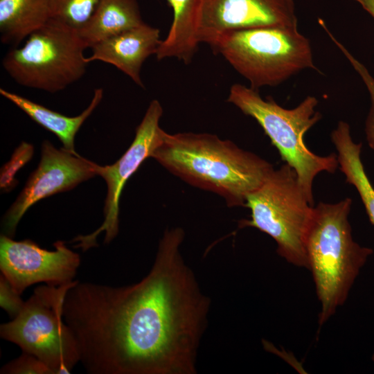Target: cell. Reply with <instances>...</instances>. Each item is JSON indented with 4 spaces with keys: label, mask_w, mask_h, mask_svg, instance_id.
<instances>
[{
    "label": "cell",
    "mask_w": 374,
    "mask_h": 374,
    "mask_svg": "<svg viewBox=\"0 0 374 374\" xmlns=\"http://www.w3.org/2000/svg\"><path fill=\"white\" fill-rule=\"evenodd\" d=\"M1 374H53L52 370L35 356L23 352L17 358L5 364Z\"/></svg>",
    "instance_id": "obj_22"
},
{
    "label": "cell",
    "mask_w": 374,
    "mask_h": 374,
    "mask_svg": "<svg viewBox=\"0 0 374 374\" xmlns=\"http://www.w3.org/2000/svg\"><path fill=\"white\" fill-rule=\"evenodd\" d=\"M173 19L166 37L156 52L158 60L175 57L188 64L197 51L200 12L202 0H167Z\"/></svg>",
    "instance_id": "obj_14"
},
{
    "label": "cell",
    "mask_w": 374,
    "mask_h": 374,
    "mask_svg": "<svg viewBox=\"0 0 374 374\" xmlns=\"http://www.w3.org/2000/svg\"><path fill=\"white\" fill-rule=\"evenodd\" d=\"M162 114L161 103L156 99L152 100L137 126L134 139L127 151L114 164L104 166L98 165V175L105 179L107 187L104 221L92 233L73 238L72 241L78 242L75 247H80L85 251L96 246V238L103 231L105 232V244H109L118 234L119 202L122 190L128 179L161 143L166 132L159 125Z\"/></svg>",
    "instance_id": "obj_9"
},
{
    "label": "cell",
    "mask_w": 374,
    "mask_h": 374,
    "mask_svg": "<svg viewBox=\"0 0 374 374\" xmlns=\"http://www.w3.org/2000/svg\"><path fill=\"white\" fill-rule=\"evenodd\" d=\"M374 17V0H355Z\"/></svg>",
    "instance_id": "obj_24"
},
{
    "label": "cell",
    "mask_w": 374,
    "mask_h": 374,
    "mask_svg": "<svg viewBox=\"0 0 374 374\" xmlns=\"http://www.w3.org/2000/svg\"><path fill=\"white\" fill-rule=\"evenodd\" d=\"M372 360L374 362V354L372 355Z\"/></svg>",
    "instance_id": "obj_25"
},
{
    "label": "cell",
    "mask_w": 374,
    "mask_h": 374,
    "mask_svg": "<svg viewBox=\"0 0 374 374\" xmlns=\"http://www.w3.org/2000/svg\"><path fill=\"white\" fill-rule=\"evenodd\" d=\"M227 101L243 114L254 118L278 150L281 159L296 172L309 203L314 206L312 184L321 172L333 173L339 166L335 153L320 156L305 145V133L321 118L316 111L318 100L307 96L293 109L280 106L271 96L264 99L258 90L235 83Z\"/></svg>",
    "instance_id": "obj_4"
},
{
    "label": "cell",
    "mask_w": 374,
    "mask_h": 374,
    "mask_svg": "<svg viewBox=\"0 0 374 374\" xmlns=\"http://www.w3.org/2000/svg\"><path fill=\"white\" fill-rule=\"evenodd\" d=\"M0 94L26 114L33 121L53 133L62 142L64 148L77 153L74 148L75 137L80 127L100 103L103 89L94 90L92 100L80 115L69 117L51 110L17 93L0 89Z\"/></svg>",
    "instance_id": "obj_15"
},
{
    "label": "cell",
    "mask_w": 374,
    "mask_h": 374,
    "mask_svg": "<svg viewBox=\"0 0 374 374\" xmlns=\"http://www.w3.org/2000/svg\"><path fill=\"white\" fill-rule=\"evenodd\" d=\"M167 229L154 263L139 282L113 287L75 280L63 317L91 374H196L211 300L203 293L181 245Z\"/></svg>",
    "instance_id": "obj_1"
},
{
    "label": "cell",
    "mask_w": 374,
    "mask_h": 374,
    "mask_svg": "<svg viewBox=\"0 0 374 374\" xmlns=\"http://www.w3.org/2000/svg\"><path fill=\"white\" fill-rule=\"evenodd\" d=\"M244 206L251 211L250 219L239 221V228L253 227L267 234L276 242L279 256L294 266L308 269L305 238L314 207L290 165L274 169L248 195Z\"/></svg>",
    "instance_id": "obj_6"
},
{
    "label": "cell",
    "mask_w": 374,
    "mask_h": 374,
    "mask_svg": "<svg viewBox=\"0 0 374 374\" xmlns=\"http://www.w3.org/2000/svg\"><path fill=\"white\" fill-rule=\"evenodd\" d=\"M54 251L41 248L30 240L16 241L4 234L0 238V270L21 295L29 286L44 283L60 286L73 282L80 257L63 241L53 243Z\"/></svg>",
    "instance_id": "obj_11"
},
{
    "label": "cell",
    "mask_w": 374,
    "mask_h": 374,
    "mask_svg": "<svg viewBox=\"0 0 374 374\" xmlns=\"http://www.w3.org/2000/svg\"><path fill=\"white\" fill-rule=\"evenodd\" d=\"M86 48L77 30L51 18L24 46L11 48L2 66L19 84L55 93L84 75Z\"/></svg>",
    "instance_id": "obj_7"
},
{
    "label": "cell",
    "mask_w": 374,
    "mask_h": 374,
    "mask_svg": "<svg viewBox=\"0 0 374 374\" xmlns=\"http://www.w3.org/2000/svg\"><path fill=\"white\" fill-rule=\"evenodd\" d=\"M331 141L337 151L340 170L346 181L357 189L371 224L374 226V188L369 181L361 160L362 143H355L350 125L343 121L331 132Z\"/></svg>",
    "instance_id": "obj_18"
},
{
    "label": "cell",
    "mask_w": 374,
    "mask_h": 374,
    "mask_svg": "<svg viewBox=\"0 0 374 374\" xmlns=\"http://www.w3.org/2000/svg\"><path fill=\"white\" fill-rule=\"evenodd\" d=\"M350 198L320 202L313 210L305 238L308 269L321 304V326L347 300L350 290L373 251L354 241L348 215Z\"/></svg>",
    "instance_id": "obj_3"
},
{
    "label": "cell",
    "mask_w": 374,
    "mask_h": 374,
    "mask_svg": "<svg viewBox=\"0 0 374 374\" xmlns=\"http://www.w3.org/2000/svg\"><path fill=\"white\" fill-rule=\"evenodd\" d=\"M98 166L78 153L64 148L57 149L49 141H43L37 168L3 217V234L12 238L19 222L30 207L98 175Z\"/></svg>",
    "instance_id": "obj_10"
},
{
    "label": "cell",
    "mask_w": 374,
    "mask_h": 374,
    "mask_svg": "<svg viewBox=\"0 0 374 374\" xmlns=\"http://www.w3.org/2000/svg\"><path fill=\"white\" fill-rule=\"evenodd\" d=\"M33 147L31 144L23 142L16 149L10 161L1 170V188L6 190L13 188L17 180L15 175L17 171L26 164L32 157Z\"/></svg>",
    "instance_id": "obj_21"
},
{
    "label": "cell",
    "mask_w": 374,
    "mask_h": 374,
    "mask_svg": "<svg viewBox=\"0 0 374 374\" xmlns=\"http://www.w3.org/2000/svg\"><path fill=\"white\" fill-rule=\"evenodd\" d=\"M297 25L293 0H202L198 37L211 47L230 30Z\"/></svg>",
    "instance_id": "obj_12"
},
{
    "label": "cell",
    "mask_w": 374,
    "mask_h": 374,
    "mask_svg": "<svg viewBox=\"0 0 374 374\" xmlns=\"http://www.w3.org/2000/svg\"><path fill=\"white\" fill-rule=\"evenodd\" d=\"M51 19L49 0H0V38L17 47Z\"/></svg>",
    "instance_id": "obj_17"
},
{
    "label": "cell",
    "mask_w": 374,
    "mask_h": 374,
    "mask_svg": "<svg viewBox=\"0 0 374 374\" xmlns=\"http://www.w3.org/2000/svg\"><path fill=\"white\" fill-rule=\"evenodd\" d=\"M150 157L190 185L222 197L229 207L244 206L274 170L257 154L209 133L165 132Z\"/></svg>",
    "instance_id": "obj_2"
},
{
    "label": "cell",
    "mask_w": 374,
    "mask_h": 374,
    "mask_svg": "<svg viewBox=\"0 0 374 374\" xmlns=\"http://www.w3.org/2000/svg\"><path fill=\"white\" fill-rule=\"evenodd\" d=\"M137 0H101L89 22L78 33L87 48L141 26Z\"/></svg>",
    "instance_id": "obj_16"
},
{
    "label": "cell",
    "mask_w": 374,
    "mask_h": 374,
    "mask_svg": "<svg viewBox=\"0 0 374 374\" xmlns=\"http://www.w3.org/2000/svg\"><path fill=\"white\" fill-rule=\"evenodd\" d=\"M25 301L10 284L8 280L1 274L0 276V306L8 314L15 317L22 310Z\"/></svg>",
    "instance_id": "obj_23"
},
{
    "label": "cell",
    "mask_w": 374,
    "mask_h": 374,
    "mask_svg": "<svg viewBox=\"0 0 374 374\" xmlns=\"http://www.w3.org/2000/svg\"><path fill=\"white\" fill-rule=\"evenodd\" d=\"M250 83L275 87L305 69L317 70L309 39L298 27L263 26L228 31L211 46Z\"/></svg>",
    "instance_id": "obj_5"
},
{
    "label": "cell",
    "mask_w": 374,
    "mask_h": 374,
    "mask_svg": "<svg viewBox=\"0 0 374 374\" xmlns=\"http://www.w3.org/2000/svg\"><path fill=\"white\" fill-rule=\"evenodd\" d=\"M161 41L160 30L145 23L97 43L91 48L92 54L86 62L110 64L144 87L140 75L142 65L149 56L156 54Z\"/></svg>",
    "instance_id": "obj_13"
},
{
    "label": "cell",
    "mask_w": 374,
    "mask_h": 374,
    "mask_svg": "<svg viewBox=\"0 0 374 374\" xmlns=\"http://www.w3.org/2000/svg\"><path fill=\"white\" fill-rule=\"evenodd\" d=\"M101 0H49L51 18L80 30L90 20Z\"/></svg>",
    "instance_id": "obj_19"
},
{
    "label": "cell",
    "mask_w": 374,
    "mask_h": 374,
    "mask_svg": "<svg viewBox=\"0 0 374 374\" xmlns=\"http://www.w3.org/2000/svg\"><path fill=\"white\" fill-rule=\"evenodd\" d=\"M323 28L328 33L333 42L340 49L342 53L346 56L348 60L350 62L351 65L360 75L368 89L371 97V105L366 120L365 133L368 145L374 150V78L370 74L365 66L357 60L346 49V48L332 35L326 26H323Z\"/></svg>",
    "instance_id": "obj_20"
},
{
    "label": "cell",
    "mask_w": 374,
    "mask_h": 374,
    "mask_svg": "<svg viewBox=\"0 0 374 374\" xmlns=\"http://www.w3.org/2000/svg\"><path fill=\"white\" fill-rule=\"evenodd\" d=\"M75 281L37 287L20 312L0 326L2 339L37 357L53 374L70 373L80 362L76 341L63 317L66 294Z\"/></svg>",
    "instance_id": "obj_8"
}]
</instances>
